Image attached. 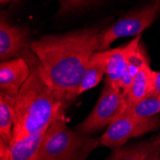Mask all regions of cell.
Listing matches in <instances>:
<instances>
[{
    "instance_id": "6da1fadb",
    "label": "cell",
    "mask_w": 160,
    "mask_h": 160,
    "mask_svg": "<svg viewBox=\"0 0 160 160\" xmlns=\"http://www.w3.org/2000/svg\"><path fill=\"white\" fill-rule=\"evenodd\" d=\"M99 27L83 28L62 35H46L31 42L43 79L72 104L91 56L101 44Z\"/></svg>"
},
{
    "instance_id": "7a4b0ae2",
    "label": "cell",
    "mask_w": 160,
    "mask_h": 160,
    "mask_svg": "<svg viewBox=\"0 0 160 160\" xmlns=\"http://www.w3.org/2000/svg\"><path fill=\"white\" fill-rule=\"evenodd\" d=\"M27 63L30 66V75L14 99L12 143L63 118L66 108L71 105L43 79L37 56Z\"/></svg>"
},
{
    "instance_id": "3957f363",
    "label": "cell",
    "mask_w": 160,
    "mask_h": 160,
    "mask_svg": "<svg viewBox=\"0 0 160 160\" xmlns=\"http://www.w3.org/2000/svg\"><path fill=\"white\" fill-rule=\"evenodd\" d=\"M100 140L72 129L64 117L49 126L36 160H87Z\"/></svg>"
},
{
    "instance_id": "277c9868",
    "label": "cell",
    "mask_w": 160,
    "mask_h": 160,
    "mask_svg": "<svg viewBox=\"0 0 160 160\" xmlns=\"http://www.w3.org/2000/svg\"><path fill=\"white\" fill-rule=\"evenodd\" d=\"M128 108L127 100L119 88L105 83V87L97 103L88 116L75 128L79 132L91 135L108 127Z\"/></svg>"
},
{
    "instance_id": "5b68a950",
    "label": "cell",
    "mask_w": 160,
    "mask_h": 160,
    "mask_svg": "<svg viewBox=\"0 0 160 160\" xmlns=\"http://www.w3.org/2000/svg\"><path fill=\"white\" fill-rule=\"evenodd\" d=\"M160 12V0H151L139 10L128 12L101 32L99 51L108 50L112 42L125 37L140 36L157 18Z\"/></svg>"
},
{
    "instance_id": "8992f818",
    "label": "cell",
    "mask_w": 160,
    "mask_h": 160,
    "mask_svg": "<svg viewBox=\"0 0 160 160\" xmlns=\"http://www.w3.org/2000/svg\"><path fill=\"white\" fill-rule=\"evenodd\" d=\"M159 128L160 117L158 115L141 119L125 111L108 127L99 140L101 145L114 150L124 146L129 139L154 132Z\"/></svg>"
},
{
    "instance_id": "52a82bcc",
    "label": "cell",
    "mask_w": 160,
    "mask_h": 160,
    "mask_svg": "<svg viewBox=\"0 0 160 160\" xmlns=\"http://www.w3.org/2000/svg\"><path fill=\"white\" fill-rule=\"evenodd\" d=\"M29 32L26 28L10 24L5 18L0 21V60L6 62L22 58L26 62L36 55L28 41Z\"/></svg>"
},
{
    "instance_id": "ba28073f",
    "label": "cell",
    "mask_w": 160,
    "mask_h": 160,
    "mask_svg": "<svg viewBox=\"0 0 160 160\" xmlns=\"http://www.w3.org/2000/svg\"><path fill=\"white\" fill-rule=\"evenodd\" d=\"M30 75V66L22 58L2 62L0 64V92L17 97Z\"/></svg>"
},
{
    "instance_id": "9c48e42d",
    "label": "cell",
    "mask_w": 160,
    "mask_h": 160,
    "mask_svg": "<svg viewBox=\"0 0 160 160\" xmlns=\"http://www.w3.org/2000/svg\"><path fill=\"white\" fill-rule=\"evenodd\" d=\"M140 36H137L129 43L114 49H108V63L105 83L111 85L114 88H119L122 75L127 67L129 57L137 49L140 44Z\"/></svg>"
},
{
    "instance_id": "30bf717a",
    "label": "cell",
    "mask_w": 160,
    "mask_h": 160,
    "mask_svg": "<svg viewBox=\"0 0 160 160\" xmlns=\"http://www.w3.org/2000/svg\"><path fill=\"white\" fill-rule=\"evenodd\" d=\"M49 126L12 142L10 145L11 160H36Z\"/></svg>"
},
{
    "instance_id": "8fae6325",
    "label": "cell",
    "mask_w": 160,
    "mask_h": 160,
    "mask_svg": "<svg viewBox=\"0 0 160 160\" xmlns=\"http://www.w3.org/2000/svg\"><path fill=\"white\" fill-rule=\"evenodd\" d=\"M157 152H160V143L152 139L114 149L105 160H147Z\"/></svg>"
},
{
    "instance_id": "7c38bea8",
    "label": "cell",
    "mask_w": 160,
    "mask_h": 160,
    "mask_svg": "<svg viewBox=\"0 0 160 160\" xmlns=\"http://www.w3.org/2000/svg\"><path fill=\"white\" fill-rule=\"evenodd\" d=\"M108 55L107 50L95 52L87 63L80 84L79 95L89 90L100 83L107 74Z\"/></svg>"
},
{
    "instance_id": "4fadbf2b",
    "label": "cell",
    "mask_w": 160,
    "mask_h": 160,
    "mask_svg": "<svg viewBox=\"0 0 160 160\" xmlns=\"http://www.w3.org/2000/svg\"><path fill=\"white\" fill-rule=\"evenodd\" d=\"M153 70L151 68L150 60L145 62L134 76L132 87L127 98L128 108L152 93Z\"/></svg>"
},
{
    "instance_id": "5bb4252c",
    "label": "cell",
    "mask_w": 160,
    "mask_h": 160,
    "mask_svg": "<svg viewBox=\"0 0 160 160\" xmlns=\"http://www.w3.org/2000/svg\"><path fill=\"white\" fill-rule=\"evenodd\" d=\"M16 97L0 92V140L8 145L12 141Z\"/></svg>"
},
{
    "instance_id": "9a60e30c",
    "label": "cell",
    "mask_w": 160,
    "mask_h": 160,
    "mask_svg": "<svg viewBox=\"0 0 160 160\" xmlns=\"http://www.w3.org/2000/svg\"><path fill=\"white\" fill-rule=\"evenodd\" d=\"M148 60H150V59L146 53V50H145L144 46L140 42V44L137 47V49L132 54V56L129 57L128 62L127 64V67L124 71L121 81H120V87H121V90H122L126 100L128 96L134 76L136 75L137 71L139 70L141 65Z\"/></svg>"
},
{
    "instance_id": "2e32d148",
    "label": "cell",
    "mask_w": 160,
    "mask_h": 160,
    "mask_svg": "<svg viewBox=\"0 0 160 160\" xmlns=\"http://www.w3.org/2000/svg\"><path fill=\"white\" fill-rule=\"evenodd\" d=\"M126 112L141 119L156 116L160 113V96L151 93L137 103L129 106Z\"/></svg>"
},
{
    "instance_id": "e0dca14e",
    "label": "cell",
    "mask_w": 160,
    "mask_h": 160,
    "mask_svg": "<svg viewBox=\"0 0 160 160\" xmlns=\"http://www.w3.org/2000/svg\"><path fill=\"white\" fill-rule=\"evenodd\" d=\"M91 1H93V0H61L59 14L68 13L72 11L81 9Z\"/></svg>"
},
{
    "instance_id": "ac0fdd59",
    "label": "cell",
    "mask_w": 160,
    "mask_h": 160,
    "mask_svg": "<svg viewBox=\"0 0 160 160\" xmlns=\"http://www.w3.org/2000/svg\"><path fill=\"white\" fill-rule=\"evenodd\" d=\"M0 160H11L10 145L0 140Z\"/></svg>"
},
{
    "instance_id": "d6986e66",
    "label": "cell",
    "mask_w": 160,
    "mask_h": 160,
    "mask_svg": "<svg viewBox=\"0 0 160 160\" xmlns=\"http://www.w3.org/2000/svg\"><path fill=\"white\" fill-rule=\"evenodd\" d=\"M152 93L160 96V72L159 71H153Z\"/></svg>"
},
{
    "instance_id": "ffe728a7",
    "label": "cell",
    "mask_w": 160,
    "mask_h": 160,
    "mask_svg": "<svg viewBox=\"0 0 160 160\" xmlns=\"http://www.w3.org/2000/svg\"><path fill=\"white\" fill-rule=\"evenodd\" d=\"M147 160H160V152H157V153L152 154Z\"/></svg>"
},
{
    "instance_id": "44dd1931",
    "label": "cell",
    "mask_w": 160,
    "mask_h": 160,
    "mask_svg": "<svg viewBox=\"0 0 160 160\" xmlns=\"http://www.w3.org/2000/svg\"><path fill=\"white\" fill-rule=\"evenodd\" d=\"M155 139H156V141H157L158 143H160V135H158Z\"/></svg>"
},
{
    "instance_id": "7402d4cb",
    "label": "cell",
    "mask_w": 160,
    "mask_h": 160,
    "mask_svg": "<svg viewBox=\"0 0 160 160\" xmlns=\"http://www.w3.org/2000/svg\"><path fill=\"white\" fill-rule=\"evenodd\" d=\"M0 1H1V3H6L9 1V0H0Z\"/></svg>"
}]
</instances>
